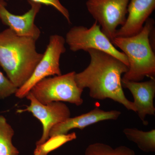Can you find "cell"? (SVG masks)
Masks as SVG:
<instances>
[{"instance_id": "6da1fadb", "label": "cell", "mask_w": 155, "mask_h": 155, "mask_svg": "<svg viewBox=\"0 0 155 155\" xmlns=\"http://www.w3.org/2000/svg\"><path fill=\"white\" fill-rule=\"evenodd\" d=\"M90 63L82 72L75 73V80L81 89H89V95L94 99H110L121 104L128 110L136 113L133 102L127 99L122 84V75L128 67L114 56L94 49L87 51Z\"/></svg>"}, {"instance_id": "7a4b0ae2", "label": "cell", "mask_w": 155, "mask_h": 155, "mask_svg": "<svg viewBox=\"0 0 155 155\" xmlns=\"http://www.w3.org/2000/svg\"><path fill=\"white\" fill-rule=\"evenodd\" d=\"M36 41L9 28L0 32V66L17 88L30 78L43 55L37 51Z\"/></svg>"}, {"instance_id": "3957f363", "label": "cell", "mask_w": 155, "mask_h": 155, "mask_svg": "<svg viewBox=\"0 0 155 155\" xmlns=\"http://www.w3.org/2000/svg\"><path fill=\"white\" fill-rule=\"evenodd\" d=\"M154 20L149 18L142 30L136 35L128 37H115L112 42L122 50L127 57L128 70L122 80L138 82L145 77H155V55L150 41L154 28Z\"/></svg>"}, {"instance_id": "277c9868", "label": "cell", "mask_w": 155, "mask_h": 155, "mask_svg": "<svg viewBox=\"0 0 155 155\" xmlns=\"http://www.w3.org/2000/svg\"><path fill=\"white\" fill-rule=\"evenodd\" d=\"M75 71L61 75L47 77L39 81L30 91L41 104L65 102L80 106L83 103V90L78 86Z\"/></svg>"}, {"instance_id": "5b68a950", "label": "cell", "mask_w": 155, "mask_h": 155, "mask_svg": "<svg viewBox=\"0 0 155 155\" xmlns=\"http://www.w3.org/2000/svg\"><path fill=\"white\" fill-rule=\"evenodd\" d=\"M65 41L72 51L83 50L87 52L89 49L101 51L114 56L128 67L127 57L114 46L96 21L89 28L83 26L72 27L66 34Z\"/></svg>"}, {"instance_id": "8992f818", "label": "cell", "mask_w": 155, "mask_h": 155, "mask_svg": "<svg viewBox=\"0 0 155 155\" xmlns=\"http://www.w3.org/2000/svg\"><path fill=\"white\" fill-rule=\"evenodd\" d=\"M65 39L61 35H53L41 60L39 62L30 78L21 87L18 88L15 96L19 99L26 97L35 84L49 76L62 75L60 68L61 55L66 52Z\"/></svg>"}, {"instance_id": "52a82bcc", "label": "cell", "mask_w": 155, "mask_h": 155, "mask_svg": "<svg viewBox=\"0 0 155 155\" xmlns=\"http://www.w3.org/2000/svg\"><path fill=\"white\" fill-rule=\"evenodd\" d=\"M130 0H87L89 13L101 26V30L111 42L117 28L124 25Z\"/></svg>"}, {"instance_id": "ba28073f", "label": "cell", "mask_w": 155, "mask_h": 155, "mask_svg": "<svg viewBox=\"0 0 155 155\" xmlns=\"http://www.w3.org/2000/svg\"><path fill=\"white\" fill-rule=\"evenodd\" d=\"M26 98L30 104L26 108L17 110L18 114L29 112L39 120L42 125V134L36 145L41 144L49 138L50 130L54 126L64 122L71 116V111L68 106L62 102H53L46 104H41L29 92Z\"/></svg>"}, {"instance_id": "9c48e42d", "label": "cell", "mask_w": 155, "mask_h": 155, "mask_svg": "<svg viewBox=\"0 0 155 155\" xmlns=\"http://www.w3.org/2000/svg\"><path fill=\"white\" fill-rule=\"evenodd\" d=\"M28 2L31 6L29 11L23 15H17L7 10V3L4 0H0V20L17 35L29 37L37 41L40 36L41 31L35 24V20L41 4L31 0Z\"/></svg>"}, {"instance_id": "30bf717a", "label": "cell", "mask_w": 155, "mask_h": 155, "mask_svg": "<svg viewBox=\"0 0 155 155\" xmlns=\"http://www.w3.org/2000/svg\"><path fill=\"white\" fill-rule=\"evenodd\" d=\"M155 9V0H130L126 21L117 29L115 37H128L141 31L145 23Z\"/></svg>"}, {"instance_id": "8fae6325", "label": "cell", "mask_w": 155, "mask_h": 155, "mask_svg": "<svg viewBox=\"0 0 155 155\" xmlns=\"http://www.w3.org/2000/svg\"><path fill=\"white\" fill-rule=\"evenodd\" d=\"M122 87L130 91L133 96V102L136 108V113L143 125L148 123L145 120L146 116H155L153 101L155 97V78L144 82H136L122 80Z\"/></svg>"}, {"instance_id": "7c38bea8", "label": "cell", "mask_w": 155, "mask_h": 155, "mask_svg": "<svg viewBox=\"0 0 155 155\" xmlns=\"http://www.w3.org/2000/svg\"><path fill=\"white\" fill-rule=\"evenodd\" d=\"M121 115V112L119 111H106L96 107L88 113L72 118L69 117L57 124L50 130L49 137L67 134L70 130L75 128L83 130L89 125L101 121L117 120Z\"/></svg>"}, {"instance_id": "4fadbf2b", "label": "cell", "mask_w": 155, "mask_h": 155, "mask_svg": "<svg viewBox=\"0 0 155 155\" xmlns=\"http://www.w3.org/2000/svg\"><path fill=\"white\" fill-rule=\"evenodd\" d=\"M123 132L128 140L135 143L142 151L155 152V129L144 131L136 128H125Z\"/></svg>"}, {"instance_id": "5bb4252c", "label": "cell", "mask_w": 155, "mask_h": 155, "mask_svg": "<svg viewBox=\"0 0 155 155\" xmlns=\"http://www.w3.org/2000/svg\"><path fill=\"white\" fill-rule=\"evenodd\" d=\"M14 130L5 116L0 115V155H19L12 142Z\"/></svg>"}, {"instance_id": "9a60e30c", "label": "cell", "mask_w": 155, "mask_h": 155, "mask_svg": "<svg viewBox=\"0 0 155 155\" xmlns=\"http://www.w3.org/2000/svg\"><path fill=\"white\" fill-rule=\"evenodd\" d=\"M76 138L77 136L75 132L51 137L44 143L36 145V148L34 151V155H48L52 151Z\"/></svg>"}, {"instance_id": "2e32d148", "label": "cell", "mask_w": 155, "mask_h": 155, "mask_svg": "<svg viewBox=\"0 0 155 155\" xmlns=\"http://www.w3.org/2000/svg\"><path fill=\"white\" fill-rule=\"evenodd\" d=\"M85 155H135L134 151L125 146L114 148L101 143L89 145L85 150Z\"/></svg>"}, {"instance_id": "e0dca14e", "label": "cell", "mask_w": 155, "mask_h": 155, "mask_svg": "<svg viewBox=\"0 0 155 155\" xmlns=\"http://www.w3.org/2000/svg\"><path fill=\"white\" fill-rule=\"evenodd\" d=\"M18 88L0 71V100L15 94Z\"/></svg>"}, {"instance_id": "ac0fdd59", "label": "cell", "mask_w": 155, "mask_h": 155, "mask_svg": "<svg viewBox=\"0 0 155 155\" xmlns=\"http://www.w3.org/2000/svg\"><path fill=\"white\" fill-rule=\"evenodd\" d=\"M33 2L51 6L55 8L67 19L69 24L71 23L69 11L61 4L60 0H31Z\"/></svg>"}]
</instances>
